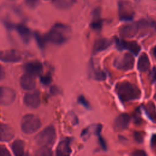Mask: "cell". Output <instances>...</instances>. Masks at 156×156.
<instances>
[{
    "label": "cell",
    "mask_w": 156,
    "mask_h": 156,
    "mask_svg": "<svg viewBox=\"0 0 156 156\" xmlns=\"http://www.w3.org/2000/svg\"><path fill=\"white\" fill-rule=\"evenodd\" d=\"M115 90L122 102L137 100L141 96V91L138 87L129 82H118L115 86Z\"/></svg>",
    "instance_id": "6da1fadb"
},
{
    "label": "cell",
    "mask_w": 156,
    "mask_h": 156,
    "mask_svg": "<svg viewBox=\"0 0 156 156\" xmlns=\"http://www.w3.org/2000/svg\"><path fill=\"white\" fill-rule=\"evenodd\" d=\"M68 26L62 24H56L45 35L46 40L54 44H62L66 40L65 34L68 32Z\"/></svg>",
    "instance_id": "7a4b0ae2"
},
{
    "label": "cell",
    "mask_w": 156,
    "mask_h": 156,
    "mask_svg": "<svg viewBox=\"0 0 156 156\" xmlns=\"http://www.w3.org/2000/svg\"><path fill=\"white\" fill-rule=\"evenodd\" d=\"M55 137L56 132L54 127L49 126L36 135L35 141L41 147H51L54 143Z\"/></svg>",
    "instance_id": "3957f363"
},
{
    "label": "cell",
    "mask_w": 156,
    "mask_h": 156,
    "mask_svg": "<svg viewBox=\"0 0 156 156\" xmlns=\"http://www.w3.org/2000/svg\"><path fill=\"white\" fill-rule=\"evenodd\" d=\"M41 126L40 118L34 114L24 115L21 121L22 131L26 134H31L37 131Z\"/></svg>",
    "instance_id": "277c9868"
},
{
    "label": "cell",
    "mask_w": 156,
    "mask_h": 156,
    "mask_svg": "<svg viewBox=\"0 0 156 156\" xmlns=\"http://www.w3.org/2000/svg\"><path fill=\"white\" fill-rule=\"evenodd\" d=\"M135 60L130 52H126L116 57L113 62L114 66L120 70L129 71L133 68Z\"/></svg>",
    "instance_id": "5b68a950"
},
{
    "label": "cell",
    "mask_w": 156,
    "mask_h": 156,
    "mask_svg": "<svg viewBox=\"0 0 156 156\" xmlns=\"http://www.w3.org/2000/svg\"><path fill=\"white\" fill-rule=\"evenodd\" d=\"M147 26V21L141 20L136 23L123 26L120 29V34L125 37H133L140 31Z\"/></svg>",
    "instance_id": "8992f818"
},
{
    "label": "cell",
    "mask_w": 156,
    "mask_h": 156,
    "mask_svg": "<svg viewBox=\"0 0 156 156\" xmlns=\"http://www.w3.org/2000/svg\"><path fill=\"white\" fill-rule=\"evenodd\" d=\"M118 10L120 20L129 21L133 18L134 12L133 7L129 2L120 1L118 3Z\"/></svg>",
    "instance_id": "52a82bcc"
},
{
    "label": "cell",
    "mask_w": 156,
    "mask_h": 156,
    "mask_svg": "<svg viewBox=\"0 0 156 156\" xmlns=\"http://www.w3.org/2000/svg\"><path fill=\"white\" fill-rule=\"evenodd\" d=\"M16 98V93L8 87H0V104L9 105L12 104Z\"/></svg>",
    "instance_id": "ba28073f"
},
{
    "label": "cell",
    "mask_w": 156,
    "mask_h": 156,
    "mask_svg": "<svg viewBox=\"0 0 156 156\" xmlns=\"http://www.w3.org/2000/svg\"><path fill=\"white\" fill-rule=\"evenodd\" d=\"M22 58L20 52L15 49H8L0 51V60L9 62L15 63L20 62Z\"/></svg>",
    "instance_id": "9c48e42d"
},
{
    "label": "cell",
    "mask_w": 156,
    "mask_h": 156,
    "mask_svg": "<svg viewBox=\"0 0 156 156\" xmlns=\"http://www.w3.org/2000/svg\"><path fill=\"white\" fill-rule=\"evenodd\" d=\"M116 44L118 48L121 49H127L130 51V53H132L135 55H138L141 50L140 46L136 41H129L125 40H116Z\"/></svg>",
    "instance_id": "30bf717a"
},
{
    "label": "cell",
    "mask_w": 156,
    "mask_h": 156,
    "mask_svg": "<svg viewBox=\"0 0 156 156\" xmlns=\"http://www.w3.org/2000/svg\"><path fill=\"white\" fill-rule=\"evenodd\" d=\"M24 103L30 108H37L40 102V93L38 91H35L26 93L24 96Z\"/></svg>",
    "instance_id": "8fae6325"
},
{
    "label": "cell",
    "mask_w": 156,
    "mask_h": 156,
    "mask_svg": "<svg viewBox=\"0 0 156 156\" xmlns=\"http://www.w3.org/2000/svg\"><path fill=\"white\" fill-rule=\"evenodd\" d=\"M20 83L23 90H32L34 89L36 85L35 77L27 73H25L21 77Z\"/></svg>",
    "instance_id": "7c38bea8"
},
{
    "label": "cell",
    "mask_w": 156,
    "mask_h": 156,
    "mask_svg": "<svg viewBox=\"0 0 156 156\" xmlns=\"http://www.w3.org/2000/svg\"><path fill=\"white\" fill-rule=\"evenodd\" d=\"M130 118L127 113H122L119 115L115 120L114 128L116 131H122L126 129L130 123Z\"/></svg>",
    "instance_id": "4fadbf2b"
},
{
    "label": "cell",
    "mask_w": 156,
    "mask_h": 156,
    "mask_svg": "<svg viewBox=\"0 0 156 156\" xmlns=\"http://www.w3.org/2000/svg\"><path fill=\"white\" fill-rule=\"evenodd\" d=\"M14 135V130L11 126L6 124L0 123V141H9L13 138Z\"/></svg>",
    "instance_id": "5bb4252c"
},
{
    "label": "cell",
    "mask_w": 156,
    "mask_h": 156,
    "mask_svg": "<svg viewBox=\"0 0 156 156\" xmlns=\"http://www.w3.org/2000/svg\"><path fill=\"white\" fill-rule=\"evenodd\" d=\"M24 69L26 73L35 76L39 75L42 72L43 66L40 62L32 61L27 63L24 65Z\"/></svg>",
    "instance_id": "9a60e30c"
},
{
    "label": "cell",
    "mask_w": 156,
    "mask_h": 156,
    "mask_svg": "<svg viewBox=\"0 0 156 156\" xmlns=\"http://www.w3.org/2000/svg\"><path fill=\"white\" fill-rule=\"evenodd\" d=\"M111 41L107 38L96 40L93 46V53L96 54L107 49L111 45Z\"/></svg>",
    "instance_id": "2e32d148"
},
{
    "label": "cell",
    "mask_w": 156,
    "mask_h": 156,
    "mask_svg": "<svg viewBox=\"0 0 156 156\" xmlns=\"http://www.w3.org/2000/svg\"><path fill=\"white\" fill-rule=\"evenodd\" d=\"M71 152V149L70 147V142L68 139L61 141L56 149V154L60 156L69 155Z\"/></svg>",
    "instance_id": "e0dca14e"
},
{
    "label": "cell",
    "mask_w": 156,
    "mask_h": 156,
    "mask_svg": "<svg viewBox=\"0 0 156 156\" xmlns=\"http://www.w3.org/2000/svg\"><path fill=\"white\" fill-rule=\"evenodd\" d=\"M13 27H15L23 41L26 43H28L31 38V32L30 29L24 24H18Z\"/></svg>",
    "instance_id": "ac0fdd59"
},
{
    "label": "cell",
    "mask_w": 156,
    "mask_h": 156,
    "mask_svg": "<svg viewBox=\"0 0 156 156\" xmlns=\"http://www.w3.org/2000/svg\"><path fill=\"white\" fill-rule=\"evenodd\" d=\"M150 65V61L146 53H143L138 60V69L141 72H146L149 69Z\"/></svg>",
    "instance_id": "d6986e66"
},
{
    "label": "cell",
    "mask_w": 156,
    "mask_h": 156,
    "mask_svg": "<svg viewBox=\"0 0 156 156\" xmlns=\"http://www.w3.org/2000/svg\"><path fill=\"white\" fill-rule=\"evenodd\" d=\"M11 147L15 155L21 156L24 155V143L23 140H16L12 143Z\"/></svg>",
    "instance_id": "ffe728a7"
},
{
    "label": "cell",
    "mask_w": 156,
    "mask_h": 156,
    "mask_svg": "<svg viewBox=\"0 0 156 156\" xmlns=\"http://www.w3.org/2000/svg\"><path fill=\"white\" fill-rule=\"evenodd\" d=\"M35 37L36 39V41L38 44V46L41 48H44V45H45V43L46 41L45 36H42L41 35H40V34H39L38 32H35Z\"/></svg>",
    "instance_id": "44dd1931"
},
{
    "label": "cell",
    "mask_w": 156,
    "mask_h": 156,
    "mask_svg": "<svg viewBox=\"0 0 156 156\" xmlns=\"http://www.w3.org/2000/svg\"><path fill=\"white\" fill-rule=\"evenodd\" d=\"M94 77L96 80H99V81H102L106 79V74L101 69H98V70H94V73H93Z\"/></svg>",
    "instance_id": "7402d4cb"
},
{
    "label": "cell",
    "mask_w": 156,
    "mask_h": 156,
    "mask_svg": "<svg viewBox=\"0 0 156 156\" xmlns=\"http://www.w3.org/2000/svg\"><path fill=\"white\" fill-rule=\"evenodd\" d=\"M94 128H95V126L94 127L90 126V127L85 129L82 131L80 136L84 141H86L88 139V138L90 136V135L91 134V132L94 130Z\"/></svg>",
    "instance_id": "603a6c76"
},
{
    "label": "cell",
    "mask_w": 156,
    "mask_h": 156,
    "mask_svg": "<svg viewBox=\"0 0 156 156\" xmlns=\"http://www.w3.org/2000/svg\"><path fill=\"white\" fill-rule=\"evenodd\" d=\"M37 154L40 155H50L52 154V152L50 147H41L37 151Z\"/></svg>",
    "instance_id": "cb8c5ba5"
},
{
    "label": "cell",
    "mask_w": 156,
    "mask_h": 156,
    "mask_svg": "<svg viewBox=\"0 0 156 156\" xmlns=\"http://www.w3.org/2000/svg\"><path fill=\"white\" fill-rule=\"evenodd\" d=\"M90 26L94 30H100L102 26V21L101 20H96L91 23Z\"/></svg>",
    "instance_id": "d4e9b609"
},
{
    "label": "cell",
    "mask_w": 156,
    "mask_h": 156,
    "mask_svg": "<svg viewBox=\"0 0 156 156\" xmlns=\"http://www.w3.org/2000/svg\"><path fill=\"white\" fill-rule=\"evenodd\" d=\"M78 102L81 104L85 108H89L90 107V104L88 103V102L86 100V99L82 96H80L78 98Z\"/></svg>",
    "instance_id": "484cf974"
},
{
    "label": "cell",
    "mask_w": 156,
    "mask_h": 156,
    "mask_svg": "<svg viewBox=\"0 0 156 156\" xmlns=\"http://www.w3.org/2000/svg\"><path fill=\"white\" fill-rule=\"evenodd\" d=\"M10 153L7 147L3 145H0V156H9Z\"/></svg>",
    "instance_id": "4316f807"
},
{
    "label": "cell",
    "mask_w": 156,
    "mask_h": 156,
    "mask_svg": "<svg viewBox=\"0 0 156 156\" xmlns=\"http://www.w3.org/2000/svg\"><path fill=\"white\" fill-rule=\"evenodd\" d=\"M40 0H25L26 5L29 7H35L38 4Z\"/></svg>",
    "instance_id": "83f0119b"
},
{
    "label": "cell",
    "mask_w": 156,
    "mask_h": 156,
    "mask_svg": "<svg viewBox=\"0 0 156 156\" xmlns=\"http://www.w3.org/2000/svg\"><path fill=\"white\" fill-rule=\"evenodd\" d=\"M51 77L49 75H46V76H43L41 77V82L45 85L49 84L51 82Z\"/></svg>",
    "instance_id": "f1b7e54d"
},
{
    "label": "cell",
    "mask_w": 156,
    "mask_h": 156,
    "mask_svg": "<svg viewBox=\"0 0 156 156\" xmlns=\"http://www.w3.org/2000/svg\"><path fill=\"white\" fill-rule=\"evenodd\" d=\"M132 155H135V156H144V155H146V153L143 151H134L132 154Z\"/></svg>",
    "instance_id": "f546056e"
},
{
    "label": "cell",
    "mask_w": 156,
    "mask_h": 156,
    "mask_svg": "<svg viewBox=\"0 0 156 156\" xmlns=\"http://www.w3.org/2000/svg\"><path fill=\"white\" fill-rule=\"evenodd\" d=\"M5 77V71L4 69L3 66L0 65V81L3 80Z\"/></svg>",
    "instance_id": "4dcf8cb0"
},
{
    "label": "cell",
    "mask_w": 156,
    "mask_h": 156,
    "mask_svg": "<svg viewBox=\"0 0 156 156\" xmlns=\"http://www.w3.org/2000/svg\"><path fill=\"white\" fill-rule=\"evenodd\" d=\"M152 78L154 82H156V68H155L152 71Z\"/></svg>",
    "instance_id": "1f68e13d"
},
{
    "label": "cell",
    "mask_w": 156,
    "mask_h": 156,
    "mask_svg": "<svg viewBox=\"0 0 156 156\" xmlns=\"http://www.w3.org/2000/svg\"><path fill=\"white\" fill-rule=\"evenodd\" d=\"M153 54H154V57H155V58H156V46L154 48V49H153Z\"/></svg>",
    "instance_id": "d6a6232c"
},
{
    "label": "cell",
    "mask_w": 156,
    "mask_h": 156,
    "mask_svg": "<svg viewBox=\"0 0 156 156\" xmlns=\"http://www.w3.org/2000/svg\"><path fill=\"white\" fill-rule=\"evenodd\" d=\"M155 100H156V94H155Z\"/></svg>",
    "instance_id": "836d02e7"
}]
</instances>
